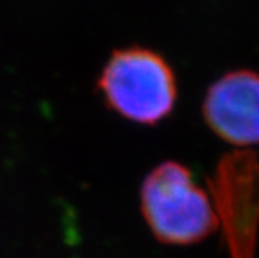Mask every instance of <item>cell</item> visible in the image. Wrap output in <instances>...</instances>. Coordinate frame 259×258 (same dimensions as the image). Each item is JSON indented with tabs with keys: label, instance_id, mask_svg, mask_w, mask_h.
<instances>
[{
	"label": "cell",
	"instance_id": "3957f363",
	"mask_svg": "<svg viewBox=\"0 0 259 258\" xmlns=\"http://www.w3.org/2000/svg\"><path fill=\"white\" fill-rule=\"evenodd\" d=\"M211 195L231 258H253L259 224V153L224 156L211 180Z\"/></svg>",
	"mask_w": 259,
	"mask_h": 258
},
{
	"label": "cell",
	"instance_id": "7a4b0ae2",
	"mask_svg": "<svg viewBox=\"0 0 259 258\" xmlns=\"http://www.w3.org/2000/svg\"><path fill=\"white\" fill-rule=\"evenodd\" d=\"M98 89L106 104L138 125L166 120L177 103V78L158 52L141 45L115 50L104 64Z\"/></svg>",
	"mask_w": 259,
	"mask_h": 258
},
{
	"label": "cell",
	"instance_id": "277c9868",
	"mask_svg": "<svg viewBox=\"0 0 259 258\" xmlns=\"http://www.w3.org/2000/svg\"><path fill=\"white\" fill-rule=\"evenodd\" d=\"M203 120L225 142L259 145V73L239 68L211 84L202 103Z\"/></svg>",
	"mask_w": 259,
	"mask_h": 258
},
{
	"label": "cell",
	"instance_id": "6da1fadb",
	"mask_svg": "<svg viewBox=\"0 0 259 258\" xmlns=\"http://www.w3.org/2000/svg\"><path fill=\"white\" fill-rule=\"evenodd\" d=\"M140 207L152 235L163 244H196L219 227L208 193L196 183L193 173L176 160L158 163L145 177Z\"/></svg>",
	"mask_w": 259,
	"mask_h": 258
}]
</instances>
